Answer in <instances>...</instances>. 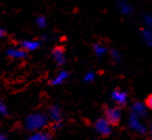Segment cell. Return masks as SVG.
Returning <instances> with one entry per match:
<instances>
[{
	"instance_id": "obj_21",
	"label": "cell",
	"mask_w": 152,
	"mask_h": 140,
	"mask_svg": "<svg viewBox=\"0 0 152 140\" xmlns=\"http://www.w3.org/2000/svg\"><path fill=\"white\" fill-rule=\"evenodd\" d=\"M146 104H147V106L149 107L150 109H152V94H150V96H148L147 102H146Z\"/></svg>"
},
{
	"instance_id": "obj_6",
	"label": "cell",
	"mask_w": 152,
	"mask_h": 140,
	"mask_svg": "<svg viewBox=\"0 0 152 140\" xmlns=\"http://www.w3.org/2000/svg\"><path fill=\"white\" fill-rule=\"evenodd\" d=\"M19 47L26 52H34L41 47V42L38 40H23L20 42Z\"/></svg>"
},
{
	"instance_id": "obj_11",
	"label": "cell",
	"mask_w": 152,
	"mask_h": 140,
	"mask_svg": "<svg viewBox=\"0 0 152 140\" xmlns=\"http://www.w3.org/2000/svg\"><path fill=\"white\" fill-rule=\"evenodd\" d=\"M118 9L124 16H130L133 12V9H132V7H131V4L126 2V1H120V2L118 3Z\"/></svg>"
},
{
	"instance_id": "obj_1",
	"label": "cell",
	"mask_w": 152,
	"mask_h": 140,
	"mask_svg": "<svg viewBox=\"0 0 152 140\" xmlns=\"http://www.w3.org/2000/svg\"><path fill=\"white\" fill-rule=\"evenodd\" d=\"M48 115L43 112H34L29 114L25 119V129L29 132H39L48 125Z\"/></svg>"
},
{
	"instance_id": "obj_18",
	"label": "cell",
	"mask_w": 152,
	"mask_h": 140,
	"mask_svg": "<svg viewBox=\"0 0 152 140\" xmlns=\"http://www.w3.org/2000/svg\"><path fill=\"white\" fill-rule=\"evenodd\" d=\"M110 57H112L113 60L119 61L121 59L120 52H119L118 50H116V49H112V50H110Z\"/></svg>"
},
{
	"instance_id": "obj_20",
	"label": "cell",
	"mask_w": 152,
	"mask_h": 140,
	"mask_svg": "<svg viewBox=\"0 0 152 140\" xmlns=\"http://www.w3.org/2000/svg\"><path fill=\"white\" fill-rule=\"evenodd\" d=\"M9 114V110H7V107L2 101H0V115H3V116H7Z\"/></svg>"
},
{
	"instance_id": "obj_10",
	"label": "cell",
	"mask_w": 152,
	"mask_h": 140,
	"mask_svg": "<svg viewBox=\"0 0 152 140\" xmlns=\"http://www.w3.org/2000/svg\"><path fill=\"white\" fill-rule=\"evenodd\" d=\"M69 78V73L67 71H59L56 75L54 76L52 80L50 81V84L53 86H57V85H61V84H64L66 81L68 80Z\"/></svg>"
},
{
	"instance_id": "obj_19",
	"label": "cell",
	"mask_w": 152,
	"mask_h": 140,
	"mask_svg": "<svg viewBox=\"0 0 152 140\" xmlns=\"http://www.w3.org/2000/svg\"><path fill=\"white\" fill-rule=\"evenodd\" d=\"M144 22H145V25H146V29H149L152 31V16L151 15H147L145 16L144 18Z\"/></svg>"
},
{
	"instance_id": "obj_9",
	"label": "cell",
	"mask_w": 152,
	"mask_h": 140,
	"mask_svg": "<svg viewBox=\"0 0 152 140\" xmlns=\"http://www.w3.org/2000/svg\"><path fill=\"white\" fill-rule=\"evenodd\" d=\"M112 99L116 104L120 105H125L127 102V94L125 91H122V90L116 89L112 92Z\"/></svg>"
},
{
	"instance_id": "obj_14",
	"label": "cell",
	"mask_w": 152,
	"mask_h": 140,
	"mask_svg": "<svg viewBox=\"0 0 152 140\" xmlns=\"http://www.w3.org/2000/svg\"><path fill=\"white\" fill-rule=\"evenodd\" d=\"M141 36H142V40L144 41L147 46L152 47V31L149 29H144L142 30L141 32Z\"/></svg>"
},
{
	"instance_id": "obj_24",
	"label": "cell",
	"mask_w": 152,
	"mask_h": 140,
	"mask_svg": "<svg viewBox=\"0 0 152 140\" xmlns=\"http://www.w3.org/2000/svg\"><path fill=\"white\" fill-rule=\"evenodd\" d=\"M94 140H97V139H94Z\"/></svg>"
},
{
	"instance_id": "obj_22",
	"label": "cell",
	"mask_w": 152,
	"mask_h": 140,
	"mask_svg": "<svg viewBox=\"0 0 152 140\" xmlns=\"http://www.w3.org/2000/svg\"><path fill=\"white\" fill-rule=\"evenodd\" d=\"M5 36H7V32H5V30L3 29V28L0 27V40L4 38Z\"/></svg>"
},
{
	"instance_id": "obj_15",
	"label": "cell",
	"mask_w": 152,
	"mask_h": 140,
	"mask_svg": "<svg viewBox=\"0 0 152 140\" xmlns=\"http://www.w3.org/2000/svg\"><path fill=\"white\" fill-rule=\"evenodd\" d=\"M93 51H94V54H95L97 57H102L103 55H105L106 48L102 44H99V43H97V44H94Z\"/></svg>"
},
{
	"instance_id": "obj_2",
	"label": "cell",
	"mask_w": 152,
	"mask_h": 140,
	"mask_svg": "<svg viewBox=\"0 0 152 140\" xmlns=\"http://www.w3.org/2000/svg\"><path fill=\"white\" fill-rule=\"evenodd\" d=\"M27 53L20 47H10L5 51V54L9 58L16 59V60H23L27 58Z\"/></svg>"
},
{
	"instance_id": "obj_16",
	"label": "cell",
	"mask_w": 152,
	"mask_h": 140,
	"mask_svg": "<svg viewBox=\"0 0 152 140\" xmlns=\"http://www.w3.org/2000/svg\"><path fill=\"white\" fill-rule=\"evenodd\" d=\"M36 24H37V26H38L39 28H41V29H44V28H46L47 27V19H46V17H44V16H39V17L36 19Z\"/></svg>"
},
{
	"instance_id": "obj_13",
	"label": "cell",
	"mask_w": 152,
	"mask_h": 140,
	"mask_svg": "<svg viewBox=\"0 0 152 140\" xmlns=\"http://www.w3.org/2000/svg\"><path fill=\"white\" fill-rule=\"evenodd\" d=\"M132 113L137 116H145L146 115V106L141 102H137L132 105Z\"/></svg>"
},
{
	"instance_id": "obj_12",
	"label": "cell",
	"mask_w": 152,
	"mask_h": 140,
	"mask_svg": "<svg viewBox=\"0 0 152 140\" xmlns=\"http://www.w3.org/2000/svg\"><path fill=\"white\" fill-rule=\"evenodd\" d=\"M27 140H51V135L47 132H34L32 133L29 137L27 138Z\"/></svg>"
},
{
	"instance_id": "obj_23",
	"label": "cell",
	"mask_w": 152,
	"mask_h": 140,
	"mask_svg": "<svg viewBox=\"0 0 152 140\" xmlns=\"http://www.w3.org/2000/svg\"><path fill=\"white\" fill-rule=\"evenodd\" d=\"M0 140H9V138L4 134H0Z\"/></svg>"
},
{
	"instance_id": "obj_8",
	"label": "cell",
	"mask_w": 152,
	"mask_h": 140,
	"mask_svg": "<svg viewBox=\"0 0 152 140\" xmlns=\"http://www.w3.org/2000/svg\"><path fill=\"white\" fill-rule=\"evenodd\" d=\"M52 57L53 60L55 61L57 65H64L66 62V54L65 50L61 47H56L52 51Z\"/></svg>"
},
{
	"instance_id": "obj_3",
	"label": "cell",
	"mask_w": 152,
	"mask_h": 140,
	"mask_svg": "<svg viewBox=\"0 0 152 140\" xmlns=\"http://www.w3.org/2000/svg\"><path fill=\"white\" fill-rule=\"evenodd\" d=\"M95 130L102 136H107L112 133V125L108 123L107 119L99 118L95 123Z\"/></svg>"
},
{
	"instance_id": "obj_5",
	"label": "cell",
	"mask_w": 152,
	"mask_h": 140,
	"mask_svg": "<svg viewBox=\"0 0 152 140\" xmlns=\"http://www.w3.org/2000/svg\"><path fill=\"white\" fill-rule=\"evenodd\" d=\"M129 125H130V128L133 131L137 132V133H140V134H143L147 131L146 127L142 123V121L140 120L139 116L133 114V113L129 116Z\"/></svg>"
},
{
	"instance_id": "obj_7",
	"label": "cell",
	"mask_w": 152,
	"mask_h": 140,
	"mask_svg": "<svg viewBox=\"0 0 152 140\" xmlns=\"http://www.w3.org/2000/svg\"><path fill=\"white\" fill-rule=\"evenodd\" d=\"M48 118L52 121V123H61V108L56 105H53L49 108Z\"/></svg>"
},
{
	"instance_id": "obj_17",
	"label": "cell",
	"mask_w": 152,
	"mask_h": 140,
	"mask_svg": "<svg viewBox=\"0 0 152 140\" xmlns=\"http://www.w3.org/2000/svg\"><path fill=\"white\" fill-rule=\"evenodd\" d=\"M95 79H96V73L95 72H88V73L85 75V77H83V80H85L86 82H88V83L93 82Z\"/></svg>"
},
{
	"instance_id": "obj_4",
	"label": "cell",
	"mask_w": 152,
	"mask_h": 140,
	"mask_svg": "<svg viewBox=\"0 0 152 140\" xmlns=\"http://www.w3.org/2000/svg\"><path fill=\"white\" fill-rule=\"evenodd\" d=\"M105 118L110 125H117L121 119V111L119 108L112 107L105 109Z\"/></svg>"
}]
</instances>
